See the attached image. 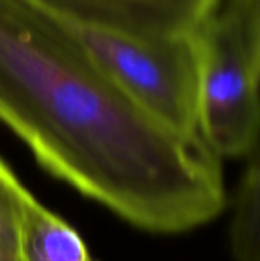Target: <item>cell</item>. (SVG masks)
I'll return each mask as SVG.
<instances>
[{
    "label": "cell",
    "mask_w": 260,
    "mask_h": 261,
    "mask_svg": "<svg viewBox=\"0 0 260 261\" xmlns=\"http://www.w3.org/2000/svg\"><path fill=\"white\" fill-rule=\"evenodd\" d=\"M83 31L164 38L195 35L221 0H26Z\"/></svg>",
    "instance_id": "cell-4"
},
{
    "label": "cell",
    "mask_w": 260,
    "mask_h": 261,
    "mask_svg": "<svg viewBox=\"0 0 260 261\" xmlns=\"http://www.w3.org/2000/svg\"><path fill=\"white\" fill-rule=\"evenodd\" d=\"M248 159L230 228V248L236 261H260V142Z\"/></svg>",
    "instance_id": "cell-6"
},
{
    "label": "cell",
    "mask_w": 260,
    "mask_h": 261,
    "mask_svg": "<svg viewBox=\"0 0 260 261\" xmlns=\"http://www.w3.org/2000/svg\"><path fill=\"white\" fill-rule=\"evenodd\" d=\"M77 32L113 81L143 110L175 132L201 138L196 34L143 38L83 29Z\"/></svg>",
    "instance_id": "cell-2"
},
{
    "label": "cell",
    "mask_w": 260,
    "mask_h": 261,
    "mask_svg": "<svg viewBox=\"0 0 260 261\" xmlns=\"http://www.w3.org/2000/svg\"><path fill=\"white\" fill-rule=\"evenodd\" d=\"M198 130L219 158H248L260 142V76L236 26L216 12L198 32Z\"/></svg>",
    "instance_id": "cell-3"
},
{
    "label": "cell",
    "mask_w": 260,
    "mask_h": 261,
    "mask_svg": "<svg viewBox=\"0 0 260 261\" xmlns=\"http://www.w3.org/2000/svg\"><path fill=\"white\" fill-rule=\"evenodd\" d=\"M18 261H95L80 234L32 197L20 234Z\"/></svg>",
    "instance_id": "cell-5"
},
{
    "label": "cell",
    "mask_w": 260,
    "mask_h": 261,
    "mask_svg": "<svg viewBox=\"0 0 260 261\" xmlns=\"http://www.w3.org/2000/svg\"><path fill=\"white\" fill-rule=\"evenodd\" d=\"M32 194L0 159V261H18L23 220Z\"/></svg>",
    "instance_id": "cell-7"
},
{
    "label": "cell",
    "mask_w": 260,
    "mask_h": 261,
    "mask_svg": "<svg viewBox=\"0 0 260 261\" xmlns=\"http://www.w3.org/2000/svg\"><path fill=\"white\" fill-rule=\"evenodd\" d=\"M221 12L239 31L253 67L260 76V0H227Z\"/></svg>",
    "instance_id": "cell-8"
},
{
    "label": "cell",
    "mask_w": 260,
    "mask_h": 261,
    "mask_svg": "<svg viewBox=\"0 0 260 261\" xmlns=\"http://www.w3.org/2000/svg\"><path fill=\"white\" fill-rule=\"evenodd\" d=\"M0 121L55 177L135 228L182 234L227 205L221 159L143 110L72 26L0 0Z\"/></svg>",
    "instance_id": "cell-1"
}]
</instances>
